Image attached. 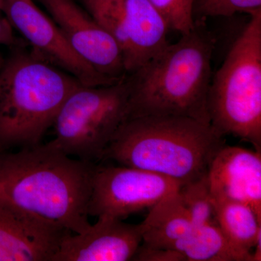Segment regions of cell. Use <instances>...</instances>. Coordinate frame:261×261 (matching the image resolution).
<instances>
[{
    "label": "cell",
    "mask_w": 261,
    "mask_h": 261,
    "mask_svg": "<svg viewBox=\"0 0 261 261\" xmlns=\"http://www.w3.org/2000/svg\"><path fill=\"white\" fill-rule=\"evenodd\" d=\"M95 163L73 159L50 142L0 154V200L72 233L90 226Z\"/></svg>",
    "instance_id": "1"
},
{
    "label": "cell",
    "mask_w": 261,
    "mask_h": 261,
    "mask_svg": "<svg viewBox=\"0 0 261 261\" xmlns=\"http://www.w3.org/2000/svg\"><path fill=\"white\" fill-rule=\"evenodd\" d=\"M181 35L126 75L128 118L181 116L210 124L207 97L216 39L205 20H196L192 30Z\"/></svg>",
    "instance_id": "2"
},
{
    "label": "cell",
    "mask_w": 261,
    "mask_h": 261,
    "mask_svg": "<svg viewBox=\"0 0 261 261\" xmlns=\"http://www.w3.org/2000/svg\"><path fill=\"white\" fill-rule=\"evenodd\" d=\"M224 137L210 124L181 116L128 118L105 151L102 161L140 168L183 185L203 176Z\"/></svg>",
    "instance_id": "3"
},
{
    "label": "cell",
    "mask_w": 261,
    "mask_h": 261,
    "mask_svg": "<svg viewBox=\"0 0 261 261\" xmlns=\"http://www.w3.org/2000/svg\"><path fill=\"white\" fill-rule=\"evenodd\" d=\"M25 45L0 68V154L41 144L65 99L83 85Z\"/></svg>",
    "instance_id": "4"
},
{
    "label": "cell",
    "mask_w": 261,
    "mask_h": 261,
    "mask_svg": "<svg viewBox=\"0 0 261 261\" xmlns=\"http://www.w3.org/2000/svg\"><path fill=\"white\" fill-rule=\"evenodd\" d=\"M248 15L213 74L207 110L218 134L232 135L261 151V9Z\"/></svg>",
    "instance_id": "5"
},
{
    "label": "cell",
    "mask_w": 261,
    "mask_h": 261,
    "mask_svg": "<svg viewBox=\"0 0 261 261\" xmlns=\"http://www.w3.org/2000/svg\"><path fill=\"white\" fill-rule=\"evenodd\" d=\"M129 83L127 76L107 86H80L65 99L53 127L51 143L70 157L102 161L117 130L128 116Z\"/></svg>",
    "instance_id": "6"
},
{
    "label": "cell",
    "mask_w": 261,
    "mask_h": 261,
    "mask_svg": "<svg viewBox=\"0 0 261 261\" xmlns=\"http://www.w3.org/2000/svg\"><path fill=\"white\" fill-rule=\"evenodd\" d=\"M115 39L130 74L167 47L166 22L149 0H75Z\"/></svg>",
    "instance_id": "7"
},
{
    "label": "cell",
    "mask_w": 261,
    "mask_h": 261,
    "mask_svg": "<svg viewBox=\"0 0 261 261\" xmlns=\"http://www.w3.org/2000/svg\"><path fill=\"white\" fill-rule=\"evenodd\" d=\"M181 184L140 168L96 166L88 205L89 216L123 220L177 192Z\"/></svg>",
    "instance_id": "8"
},
{
    "label": "cell",
    "mask_w": 261,
    "mask_h": 261,
    "mask_svg": "<svg viewBox=\"0 0 261 261\" xmlns=\"http://www.w3.org/2000/svg\"><path fill=\"white\" fill-rule=\"evenodd\" d=\"M2 13L30 44L33 53L83 85H111L122 80L102 75L81 58L53 19L32 0H3Z\"/></svg>",
    "instance_id": "9"
},
{
    "label": "cell",
    "mask_w": 261,
    "mask_h": 261,
    "mask_svg": "<svg viewBox=\"0 0 261 261\" xmlns=\"http://www.w3.org/2000/svg\"><path fill=\"white\" fill-rule=\"evenodd\" d=\"M39 1L81 58L110 78L126 76L119 46L75 0Z\"/></svg>",
    "instance_id": "10"
},
{
    "label": "cell",
    "mask_w": 261,
    "mask_h": 261,
    "mask_svg": "<svg viewBox=\"0 0 261 261\" xmlns=\"http://www.w3.org/2000/svg\"><path fill=\"white\" fill-rule=\"evenodd\" d=\"M69 233L0 200V261H53Z\"/></svg>",
    "instance_id": "11"
},
{
    "label": "cell",
    "mask_w": 261,
    "mask_h": 261,
    "mask_svg": "<svg viewBox=\"0 0 261 261\" xmlns=\"http://www.w3.org/2000/svg\"><path fill=\"white\" fill-rule=\"evenodd\" d=\"M142 243L140 224L101 216L84 232L67 234L53 261L132 260Z\"/></svg>",
    "instance_id": "12"
},
{
    "label": "cell",
    "mask_w": 261,
    "mask_h": 261,
    "mask_svg": "<svg viewBox=\"0 0 261 261\" xmlns=\"http://www.w3.org/2000/svg\"><path fill=\"white\" fill-rule=\"evenodd\" d=\"M213 200L246 204L261 218V152L224 145L207 168Z\"/></svg>",
    "instance_id": "13"
},
{
    "label": "cell",
    "mask_w": 261,
    "mask_h": 261,
    "mask_svg": "<svg viewBox=\"0 0 261 261\" xmlns=\"http://www.w3.org/2000/svg\"><path fill=\"white\" fill-rule=\"evenodd\" d=\"M177 192L150 207L149 214L140 223L144 245L172 250L175 244L195 227Z\"/></svg>",
    "instance_id": "14"
},
{
    "label": "cell",
    "mask_w": 261,
    "mask_h": 261,
    "mask_svg": "<svg viewBox=\"0 0 261 261\" xmlns=\"http://www.w3.org/2000/svg\"><path fill=\"white\" fill-rule=\"evenodd\" d=\"M172 250L186 261H252V255L233 246L216 223L195 226Z\"/></svg>",
    "instance_id": "15"
},
{
    "label": "cell",
    "mask_w": 261,
    "mask_h": 261,
    "mask_svg": "<svg viewBox=\"0 0 261 261\" xmlns=\"http://www.w3.org/2000/svg\"><path fill=\"white\" fill-rule=\"evenodd\" d=\"M216 224L230 243L239 250L252 255L261 234V218L252 207L229 200H214Z\"/></svg>",
    "instance_id": "16"
},
{
    "label": "cell",
    "mask_w": 261,
    "mask_h": 261,
    "mask_svg": "<svg viewBox=\"0 0 261 261\" xmlns=\"http://www.w3.org/2000/svg\"><path fill=\"white\" fill-rule=\"evenodd\" d=\"M177 192L195 226L216 223L207 173L183 184Z\"/></svg>",
    "instance_id": "17"
},
{
    "label": "cell",
    "mask_w": 261,
    "mask_h": 261,
    "mask_svg": "<svg viewBox=\"0 0 261 261\" xmlns=\"http://www.w3.org/2000/svg\"><path fill=\"white\" fill-rule=\"evenodd\" d=\"M261 9V0H193L194 20L212 17H231L238 13L250 14Z\"/></svg>",
    "instance_id": "18"
},
{
    "label": "cell",
    "mask_w": 261,
    "mask_h": 261,
    "mask_svg": "<svg viewBox=\"0 0 261 261\" xmlns=\"http://www.w3.org/2000/svg\"><path fill=\"white\" fill-rule=\"evenodd\" d=\"M162 15L170 31L186 34L195 25L193 0H149Z\"/></svg>",
    "instance_id": "19"
},
{
    "label": "cell",
    "mask_w": 261,
    "mask_h": 261,
    "mask_svg": "<svg viewBox=\"0 0 261 261\" xmlns=\"http://www.w3.org/2000/svg\"><path fill=\"white\" fill-rule=\"evenodd\" d=\"M132 260L186 261L185 256L176 250L149 247L141 244Z\"/></svg>",
    "instance_id": "20"
},
{
    "label": "cell",
    "mask_w": 261,
    "mask_h": 261,
    "mask_svg": "<svg viewBox=\"0 0 261 261\" xmlns=\"http://www.w3.org/2000/svg\"><path fill=\"white\" fill-rule=\"evenodd\" d=\"M13 30L14 29L8 21V19L0 17V47L8 46L11 48L27 44L25 40L16 37ZM4 61L5 58L0 51V68L3 66Z\"/></svg>",
    "instance_id": "21"
},
{
    "label": "cell",
    "mask_w": 261,
    "mask_h": 261,
    "mask_svg": "<svg viewBox=\"0 0 261 261\" xmlns=\"http://www.w3.org/2000/svg\"><path fill=\"white\" fill-rule=\"evenodd\" d=\"M3 0H0V13L2 12V8H3Z\"/></svg>",
    "instance_id": "22"
}]
</instances>
